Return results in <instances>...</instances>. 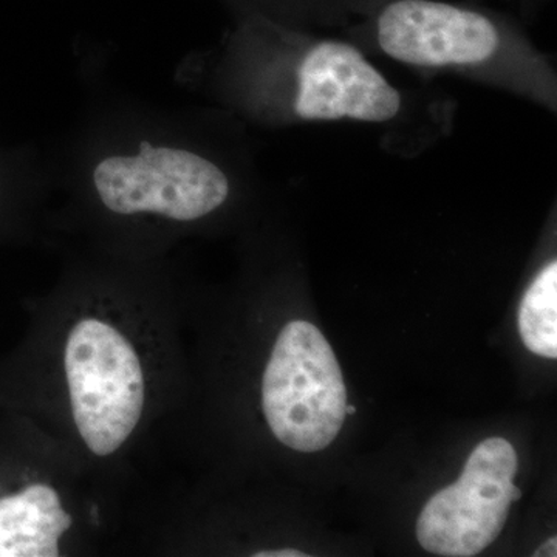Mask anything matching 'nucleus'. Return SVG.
Returning a JSON list of instances; mask_svg holds the SVG:
<instances>
[{
  "label": "nucleus",
  "mask_w": 557,
  "mask_h": 557,
  "mask_svg": "<svg viewBox=\"0 0 557 557\" xmlns=\"http://www.w3.org/2000/svg\"><path fill=\"white\" fill-rule=\"evenodd\" d=\"M70 405L81 438L98 457L131 437L145 406V376L129 339L101 319H81L65 344Z\"/></svg>",
  "instance_id": "nucleus-2"
},
{
  "label": "nucleus",
  "mask_w": 557,
  "mask_h": 557,
  "mask_svg": "<svg viewBox=\"0 0 557 557\" xmlns=\"http://www.w3.org/2000/svg\"><path fill=\"white\" fill-rule=\"evenodd\" d=\"M519 332L528 350L539 357L557 358V263L549 262L523 296Z\"/></svg>",
  "instance_id": "nucleus-8"
},
{
  "label": "nucleus",
  "mask_w": 557,
  "mask_h": 557,
  "mask_svg": "<svg viewBox=\"0 0 557 557\" xmlns=\"http://www.w3.org/2000/svg\"><path fill=\"white\" fill-rule=\"evenodd\" d=\"M534 556H539V557H544V556H547V557H556L557 556V539L556 537H552V539H548L547 542H545L544 545H542V547H539L537 548V552L534 553Z\"/></svg>",
  "instance_id": "nucleus-10"
},
{
  "label": "nucleus",
  "mask_w": 557,
  "mask_h": 557,
  "mask_svg": "<svg viewBox=\"0 0 557 557\" xmlns=\"http://www.w3.org/2000/svg\"><path fill=\"white\" fill-rule=\"evenodd\" d=\"M256 557H307L306 553L298 549H278V552H260Z\"/></svg>",
  "instance_id": "nucleus-9"
},
{
  "label": "nucleus",
  "mask_w": 557,
  "mask_h": 557,
  "mask_svg": "<svg viewBox=\"0 0 557 557\" xmlns=\"http://www.w3.org/2000/svg\"><path fill=\"white\" fill-rule=\"evenodd\" d=\"M295 110L307 121L386 123L401 110V95L357 47L324 40L300 62Z\"/></svg>",
  "instance_id": "nucleus-6"
},
{
  "label": "nucleus",
  "mask_w": 557,
  "mask_h": 557,
  "mask_svg": "<svg viewBox=\"0 0 557 557\" xmlns=\"http://www.w3.org/2000/svg\"><path fill=\"white\" fill-rule=\"evenodd\" d=\"M274 437L299 453L332 445L346 420L347 388L338 359L319 329L293 321L277 336L262 383Z\"/></svg>",
  "instance_id": "nucleus-1"
},
{
  "label": "nucleus",
  "mask_w": 557,
  "mask_h": 557,
  "mask_svg": "<svg viewBox=\"0 0 557 557\" xmlns=\"http://www.w3.org/2000/svg\"><path fill=\"white\" fill-rule=\"evenodd\" d=\"M379 44L392 60L418 67L485 62L496 53V25L475 11L432 0H398L381 13Z\"/></svg>",
  "instance_id": "nucleus-5"
},
{
  "label": "nucleus",
  "mask_w": 557,
  "mask_h": 557,
  "mask_svg": "<svg viewBox=\"0 0 557 557\" xmlns=\"http://www.w3.org/2000/svg\"><path fill=\"white\" fill-rule=\"evenodd\" d=\"M57 491L32 485L0 498V557H58L60 539L72 527Z\"/></svg>",
  "instance_id": "nucleus-7"
},
{
  "label": "nucleus",
  "mask_w": 557,
  "mask_h": 557,
  "mask_svg": "<svg viewBox=\"0 0 557 557\" xmlns=\"http://www.w3.org/2000/svg\"><path fill=\"white\" fill-rule=\"evenodd\" d=\"M95 188L115 214L152 212L193 222L222 207L230 182L212 161L188 150L139 143L137 157H110L98 164Z\"/></svg>",
  "instance_id": "nucleus-4"
},
{
  "label": "nucleus",
  "mask_w": 557,
  "mask_h": 557,
  "mask_svg": "<svg viewBox=\"0 0 557 557\" xmlns=\"http://www.w3.org/2000/svg\"><path fill=\"white\" fill-rule=\"evenodd\" d=\"M518 454L505 438H486L472 450L463 474L428 502L417 522L421 547L445 557L478 556L504 530L512 502Z\"/></svg>",
  "instance_id": "nucleus-3"
},
{
  "label": "nucleus",
  "mask_w": 557,
  "mask_h": 557,
  "mask_svg": "<svg viewBox=\"0 0 557 557\" xmlns=\"http://www.w3.org/2000/svg\"><path fill=\"white\" fill-rule=\"evenodd\" d=\"M357 412V408L355 406H348L346 405V416H351V413Z\"/></svg>",
  "instance_id": "nucleus-11"
}]
</instances>
